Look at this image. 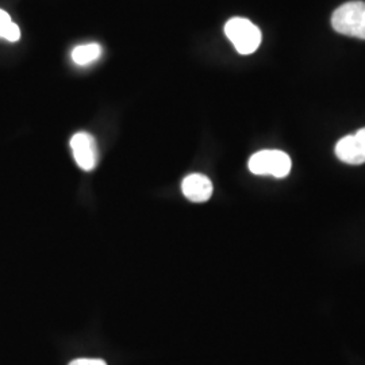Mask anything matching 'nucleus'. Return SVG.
I'll return each instance as SVG.
<instances>
[{"label": "nucleus", "instance_id": "4", "mask_svg": "<svg viewBox=\"0 0 365 365\" xmlns=\"http://www.w3.org/2000/svg\"><path fill=\"white\" fill-rule=\"evenodd\" d=\"M71 149L80 170L91 172L96 168L99 152L96 141L91 134L86 131L76 133L71 138Z\"/></svg>", "mask_w": 365, "mask_h": 365}, {"label": "nucleus", "instance_id": "8", "mask_svg": "<svg viewBox=\"0 0 365 365\" xmlns=\"http://www.w3.org/2000/svg\"><path fill=\"white\" fill-rule=\"evenodd\" d=\"M0 38L10 42H16L21 38V30L16 24L11 21V16L4 10H0Z\"/></svg>", "mask_w": 365, "mask_h": 365}, {"label": "nucleus", "instance_id": "7", "mask_svg": "<svg viewBox=\"0 0 365 365\" xmlns=\"http://www.w3.org/2000/svg\"><path fill=\"white\" fill-rule=\"evenodd\" d=\"M71 56L76 66H90L101 58L102 46L99 43H93V42L86 43V45H78L72 51Z\"/></svg>", "mask_w": 365, "mask_h": 365}, {"label": "nucleus", "instance_id": "3", "mask_svg": "<svg viewBox=\"0 0 365 365\" xmlns=\"http://www.w3.org/2000/svg\"><path fill=\"white\" fill-rule=\"evenodd\" d=\"M249 170L259 176L271 175L274 178H286L292 168L291 158L282 150H260L250 157Z\"/></svg>", "mask_w": 365, "mask_h": 365}, {"label": "nucleus", "instance_id": "2", "mask_svg": "<svg viewBox=\"0 0 365 365\" xmlns=\"http://www.w3.org/2000/svg\"><path fill=\"white\" fill-rule=\"evenodd\" d=\"M225 34L240 54H252L260 46V29L247 18L235 16L229 19L225 25Z\"/></svg>", "mask_w": 365, "mask_h": 365}, {"label": "nucleus", "instance_id": "6", "mask_svg": "<svg viewBox=\"0 0 365 365\" xmlns=\"http://www.w3.org/2000/svg\"><path fill=\"white\" fill-rule=\"evenodd\" d=\"M212 182L207 176L192 173L184 178L182 182V195L194 203L207 202L212 195Z\"/></svg>", "mask_w": 365, "mask_h": 365}, {"label": "nucleus", "instance_id": "1", "mask_svg": "<svg viewBox=\"0 0 365 365\" xmlns=\"http://www.w3.org/2000/svg\"><path fill=\"white\" fill-rule=\"evenodd\" d=\"M331 26L344 36L365 39V1H348L333 13Z\"/></svg>", "mask_w": 365, "mask_h": 365}, {"label": "nucleus", "instance_id": "5", "mask_svg": "<svg viewBox=\"0 0 365 365\" xmlns=\"http://www.w3.org/2000/svg\"><path fill=\"white\" fill-rule=\"evenodd\" d=\"M336 156L345 164L360 165L365 163V128L341 138L336 145Z\"/></svg>", "mask_w": 365, "mask_h": 365}, {"label": "nucleus", "instance_id": "9", "mask_svg": "<svg viewBox=\"0 0 365 365\" xmlns=\"http://www.w3.org/2000/svg\"><path fill=\"white\" fill-rule=\"evenodd\" d=\"M69 365H107V363L101 359H76Z\"/></svg>", "mask_w": 365, "mask_h": 365}]
</instances>
